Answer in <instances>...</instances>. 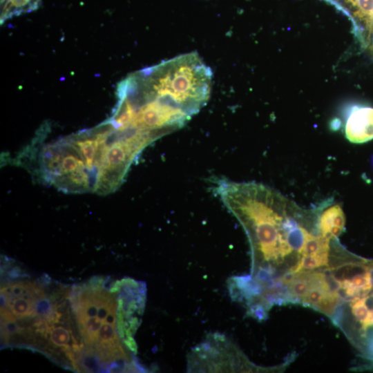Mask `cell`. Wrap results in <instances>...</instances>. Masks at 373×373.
I'll list each match as a JSON object with an SVG mask.
<instances>
[{
	"mask_svg": "<svg viewBox=\"0 0 373 373\" xmlns=\"http://www.w3.org/2000/svg\"><path fill=\"white\" fill-rule=\"evenodd\" d=\"M214 183L215 193L245 228L255 256L265 262H278L294 251L285 221L295 203L260 183L227 179Z\"/></svg>",
	"mask_w": 373,
	"mask_h": 373,
	"instance_id": "obj_1",
	"label": "cell"
},
{
	"mask_svg": "<svg viewBox=\"0 0 373 373\" xmlns=\"http://www.w3.org/2000/svg\"><path fill=\"white\" fill-rule=\"evenodd\" d=\"M38 162L39 176L59 189L68 193L93 191L90 174L68 137L42 146Z\"/></svg>",
	"mask_w": 373,
	"mask_h": 373,
	"instance_id": "obj_2",
	"label": "cell"
},
{
	"mask_svg": "<svg viewBox=\"0 0 373 373\" xmlns=\"http://www.w3.org/2000/svg\"><path fill=\"white\" fill-rule=\"evenodd\" d=\"M235 348L220 334L214 333L193 348L188 356L189 372H231L235 370Z\"/></svg>",
	"mask_w": 373,
	"mask_h": 373,
	"instance_id": "obj_3",
	"label": "cell"
},
{
	"mask_svg": "<svg viewBox=\"0 0 373 373\" xmlns=\"http://www.w3.org/2000/svg\"><path fill=\"white\" fill-rule=\"evenodd\" d=\"M346 138L352 143L362 144L373 139V108L355 106L350 111L345 126Z\"/></svg>",
	"mask_w": 373,
	"mask_h": 373,
	"instance_id": "obj_4",
	"label": "cell"
},
{
	"mask_svg": "<svg viewBox=\"0 0 373 373\" xmlns=\"http://www.w3.org/2000/svg\"><path fill=\"white\" fill-rule=\"evenodd\" d=\"M345 217L340 204H332L320 214L318 229L320 235L332 239L337 238L344 231Z\"/></svg>",
	"mask_w": 373,
	"mask_h": 373,
	"instance_id": "obj_5",
	"label": "cell"
},
{
	"mask_svg": "<svg viewBox=\"0 0 373 373\" xmlns=\"http://www.w3.org/2000/svg\"><path fill=\"white\" fill-rule=\"evenodd\" d=\"M229 292L238 301H246L248 305L255 302L263 291V286L251 276H235L228 281Z\"/></svg>",
	"mask_w": 373,
	"mask_h": 373,
	"instance_id": "obj_6",
	"label": "cell"
},
{
	"mask_svg": "<svg viewBox=\"0 0 373 373\" xmlns=\"http://www.w3.org/2000/svg\"><path fill=\"white\" fill-rule=\"evenodd\" d=\"M108 366L102 361L93 346L86 345L75 353V370L84 372H107Z\"/></svg>",
	"mask_w": 373,
	"mask_h": 373,
	"instance_id": "obj_7",
	"label": "cell"
},
{
	"mask_svg": "<svg viewBox=\"0 0 373 373\" xmlns=\"http://www.w3.org/2000/svg\"><path fill=\"white\" fill-rule=\"evenodd\" d=\"M5 297V296H4ZM5 305L17 317L35 314L36 301L24 296L5 297Z\"/></svg>",
	"mask_w": 373,
	"mask_h": 373,
	"instance_id": "obj_8",
	"label": "cell"
},
{
	"mask_svg": "<svg viewBox=\"0 0 373 373\" xmlns=\"http://www.w3.org/2000/svg\"><path fill=\"white\" fill-rule=\"evenodd\" d=\"M329 252L313 255H303L297 265L291 270L294 273L313 271L328 265Z\"/></svg>",
	"mask_w": 373,
	"mask_h": 373,
	"instance_id": "obj_9",
	"label": "cell"
},
{
	"mask_svg": "<svg viewBox=\"0 0 373 373\" xmlns=\"http://www.w3.org/2000/svg\"><path fill=\"white\" fill-rule=\"evenodd\" d=\"M46 336L55 346H59V347L64 349L72 348V345L70 344V338H73L71 330L69 332L63 326L49 325L46 332Z\"/></svg>",
	"mask_w": 373,
	"mask_h": 373,
	"instance_id": "obj_10",
	"label": "cell"
},
{
	"mask_svg": "<svg viewBox=\"0 0 373 373\" xmlns=\"http://www.w3.org/2000/svg\"><path fill=\"white\" fill-rule=\"evenodd\" d=\"M350 305L352 314L361 325L370 320V312L365 303L364 296L353 299Z\"/></svg>",
	"mask_w": 373,
	"mask_h": 373,
	"instance_id": "obj_11",
	"label": "cell"
},
{
	"mask_svg": "<svg viewBox=\"0 0 373 373\" xmlns=\"http://www.w3.org/2000/svg\"><path fill=\"white\" fill-rule=\"evenodd\" d=\"M327 293L329 292L321 287H311L301 303L304 306L311 307L315 309Z\"/></svg>",
	"mask_w": 373,
	"mask_h": 373,
	"instance_id": "obj_12",
	"label": "cell"
},
{
	"mask_svg": "<svg viewBox=\"0 0 373 373\" xmlns=\"http://www.w3.org/2000/svg\"><path fill=\"white\" fill-rule=\"evenodd\" d=\"M268 309L260 303H253L249 305L248 315L258 321H264L267 318Z\"/></svg>",
	"mask_w": 373,
	"mask_h": 373,
	"instance_id": "obj_13",
	"label": "cell"
},
{
	"mask_svg": "<svg viewBox=\"0 0 373 373\" xmlns=\"http://www.w3.org/2000/svg\"><path fill=\"white\" fill-rule=\"evenodd\" d=\"M360 332L367 345L373 343V320H369L362 324Z\"/></svg>",
	"mask_w": 373,
	"mask_h": 373,
	"instance_id": "obj_14",
	"label": "cell"
},
{
	"mask_svg": "<svg viewBox=\"0 0 373 373\" xmlns=\"http://www.w3.org/2000/svg\"><path fill=\"white\" fill-rule=\"evenodd\" d=\"M7 276L10 278H17L19 277H24L26 274L19 267H15L9 270L8 269Z\"/></svg>",
	"mask_w": 373,
	"mask_h": 373,
	"instance_id": "obj_15",
	"label": "cell"
},
{
	"mask_svg": "<svg viewBox=\"0 0 373 373\" xmlns=\"http://www.w3.org/2000/svg\"><path fill=\"white\" fill-rule=\"evenodd\" d=\"M367 352L370 358L373 360V343L367 345Z\"/></svg>",
	"mask_w": 373,
	"mask_h": 373,
	"instance_id": "obj_16",
	"label": "cell"
},
{
	"mask_svg": "<svg viewBox=\"0 0 373 373\" xmlns=\"http://www.w3.org/2000/svg\"><path fill=\"white\" fill-rule=\"evenodd\" d=\"M371 163H372V166L373 167V155L372 156V158H371Z\"/></svg>",
	"mask_w": 373,
	"mask_h": 373,
	"instance_id": "obj_17",
	"label": "cell"
}]
</instances>
